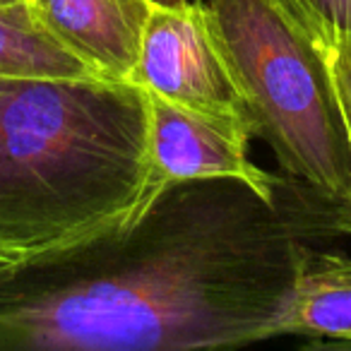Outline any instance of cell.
Here are the masks:
<instances>
[{
  "instance_id": "cell-13",
  "label": "cell",
  "mask_w": 351,
  "mask_h": 351,
  "mask_svg": "<svg viewBox=\"0 0 351 351\" xmlns=\"http://www.w3.org/2000/svg\"><path fill=\"white\" fill-rule=\"evenodd\" d=\"M8 3H15V0H0V5H8Z\"/></svg>"
},
{
  "instance_id": "cell-10",
  "label": "cell",
  "mask_w": 351,
  "mask_h": 351,
  "mask_svg": "<svg viewBox=\"0 0 351 351\" xmlns=\"http://www.w3.org/2000/svg\"><path fill=\"white\" fill-rule=\"evenodd\" d=\"M322 51H325L332 82H335V89L339 94L341 108H344V116H346V125H349L351 132V36L337 41V44L322 46Z\"/></svg>"
},
{
  "instance_id": "cell-9",
  "label": "cell",
  "mask_w": 351,
  "mask_h": 351,
  "mask_svg": "<svg viewBox=\"0 0 351 351\" xmlns=\"http://www.w3.org/2000/svg\"><path fill=\"white\" fill-rule=\"evenodd\" d=\"M320 46L351 36V0H279Z\"/></svg>"
},
{
  "instance_id": "cell-6",
  "label": "cell",
  "mask_w": 351,
  "mask_h": 351,
  "mask_svg": "<svg viewBox=\"0 0 351 351\" xmlns=\"http://www.w3.org/2000/svg\"><path fill=\"white\" fill-rule=\"evenodd\" d=\"M36 25L97 77L130 82L149 0H25Z\"/></svg>"
},
{
  "instance_id": "cell-7",
  "label": "cell",
  "mask_w": 351,
  "mask_h": 351,
  "mask_svg": "<svg viewBox=\"0 0 351 351\" xmlns=\"http://www.w3.org/2000/svg\"><path fill=\"white\" fill-rule=\"evenodd\" d=\"M277 337L351 341V255L308 250L277 320Z\"/></svg>"
},
{
  "instance_id": "cell-8",
  "label": "cell",
  "mask_w": 351,
  "mask_h": 351,
  "mask_svg": "<svg viewBox=\"0 0 351 351\" xmlns=\"http://www.w3.org/2000/svg\"><path fill=\"white\" fill-rule=\"evenodd\" d=\"M97 77L60 49L32 17L25 0L0 5V80ZM104 80V77H101Z\"/></svg>"
},
{
  "instance_id": "cell-4",
  "label": "cell",
  "mask_w": 351,
  "mask_h": 351,
  "mask_svg": "<svg viewBox=\"0 0 351 351\" xmlns=\"http://www.w3.org/2000/svg\"><path fill=\"white\" fill-rule=\"evenodd\" d=\"M142 94L154 197L193 181H239L265 200L282 193V176L267 173L248 156L253 130L245 123L178 106L147 89Z\"/></svg>"
},
{
  "instance_id": "cell-2",
  "label": "cell",
  "mask_w": 351,
  "mask_h": 351,
  "mask_svg": "<svg viewBox=\"0 0 351 351\" xmlns=\"http://www.w3.org/2000/svg\"><path fill=\"white\" fill-rule=\"evenodd\" d=\"M145 94L101 77L0 80V253L15 265L137 221L154 202Z\"/></svg>"
},
{
  "instance_id": "cell-11",
  "label": "cell",
  "mask_w": 351,
  "mask_h": 351,
  "mask_svg": "<svg viewBox=\"0 0 351 351\" xmlns=\"http://www.w3.org/2000/svg\"><path fill=\"white\" fill-rule=\"evenodd\" d=\"M149 3L159 8H186L191 0H149Z\"/></svg>"
},
{
  "instance_id": "cell-3",
  "label": "cell",
  "mask_w": 351,
  "mask_h": 351,
  "mask_svg": "<svg viewBox=\"0 0 351 351\" xmlns=\"http://www.w3.org/2000/svg\"><path fill=\"white\" fill-rule=\"evenodd\" d=\"M205 12L284 186L332 234L351 236V132L322 46L279 0H210Z\"/></svg>"
},
{
  "instance_id": "cell-12",
  "label": "cell",
  "mask_w": 351,
  "mask_h": 351,
  "mask_svg": "<svg viewBox=\"0 0 351 351\" xmlns=\"http://www.w3.org/2000/svg\"><path fill=\"white\" fill-rule=\"evenodd\" d=\"M8 267H15V263H12L10 258H5V255L0 253V272H3V269H8Z\"/></svg>"
},
{
  "instance_id": "cell-5",
  "label": "cell",
  "mask_w": 351,
  "mask_h": 351,
  "mask_svg": "<svg viewBox=\"0 0 351 351\" xmlns=\"http://www.w3.org/2000/svg\"><path fill=\"white\" fill-rule=\"evenodd\" d=\"M130 82L178 106L236 118L250 128L241 94L212 36L205 3L152 8Z\"/></svg>"
},
{
  "instance_id": "cell-1",
  "label": "cell",
  "mask_w": 351,
  "mask_h": 351,
  "mask_svg": "<svg viewBox=\"0 0 351 351\" xmlns=\"http://www.w3.org/2000/svg\"><path fill=\"white\" fill-rule=\"evenodd\" d=\"M327 226L289 191L178 183L130 226L0 272V351H191L277 337Z\"/></svg>"
}]
</instances>
